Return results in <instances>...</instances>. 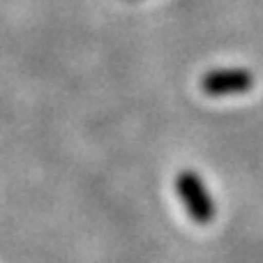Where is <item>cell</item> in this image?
Listing matches in <instances>:
<instances>
[{"mask_svg":"<svg viewBox=\"0 0 263 263\" xmlns=\"http://www.w3.org/2000/svg\"><path fill=\"white\" fill-rule=\"evenodd\" d=\"M176 194L185 205L187 215L196 224H210L215 217V205L203 180L194 171H180L176 176Z\"/></svg>","mask_w":263,"mask_h":263,"instance_id":"cell-1","label":"cell"},{"mask_svg":"<svg viewBox=\"0 0 263 263\" xmlns=\"http://www.w3.org/2000/svg\"><path fill=\"white\" fill-rule=\"evenodd\" d=\"M254 86V77L247 69H210L203 79H201V90L208 97H233V95H245Z\"/></svg>","mask_w":263,"mask_h":263,"instance_id":"cell-2","label":"cell"}]
</instances>
